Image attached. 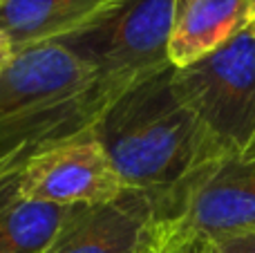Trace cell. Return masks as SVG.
I'll list each match as a JSON object with an SVG mask.
<instances>
[{
	"label": "cell",
	"instance_id": "8992f818",
	"mask_svg": "<svg viewBox=\"0 0 255 253\" xmlns=\"http://www.w3.org/2000/svg\"><path fill=\"white\" fill-rule=\"evenodd\" d=\"M16 191L25 200L74 209L115 202L130 188L92 128L31 157L18 175Z\"/></svg>",
	"mask_w": 255,
	"mask_h": 253
},
{
	"label": "cell",
	"instance_id": "9c48e42d",
	"mask_svg": "<svg viewBox=\"0 0 255 253\" xmlns=\"http://www.w3.org/2000/svg\"><path fill=\"white\" fill-rule=\"evenodd\" d=\"M255 0H177L168 56L184 67L220 49L251 27Z\"/></svg>",
	"mask_w": 255,
	"mask_h": 253
},
{
	"label": "cell",
	"instance_id": "2e32d148",
	"mask_svg": "<svg viewBox=\"0 0 255 253\" xmlns=\"http://www.w3.org/2000/svg\"><path fill=\"white\" fill-rule=\"evenodd\" d=\"M251 27H253V31H255V18H253V22H251Z\"/></svg>",
	"mask_w": 255,
	"mask_h": 253
},
{
	"label": "cell",
	"instance_id": "5bb4252c",
	"mask_svg": "<svg viewBox=\"0 0 255 253\" xmlns=\"http://www.w3.org/2000/svg\"><path fill=\"white\" fill-rule=\"evenodd\" d=\"M136 253H157V249H154V247L150 245V240H148V231H145L143 242H141V247H139V251H136Z\"/></svg>",
	"mask_w": 255,
	"mask_h": 253
},
{
	"label": "cell",
	"instance_id": "30bf717a",
	"mask_svg": "<svg viewBox=\"0 0 255 253\" xmlns=\"http://www.w3.org/2000/svg\"><path fill=\"white\" fill-rule=\"evenodd\" d=\"M70 211L25 200L18 191L0 197V253H47Z\"/></svg>",
	"mask_w": 255,
	"mask_h": 253
},
{
	"label": "cell",
	"instance_id": "4fadbf2b",
	"mask_svg": "<svg viewBox=\"0 0 255 253\" xmlns=\"http://www.w3.org/2000/svg\"><path fill=\"white\" fill-rule=\"evenodd\" d=\"M177 253H211V249H208L206 242H199V245H190V247H186V249H181Z\"/></svg>",
	"mask_w": 255,
	"mask_h": 253
},
{
	"label": "cell",
	"instance_id": "7c38bea8",
	"mask_svg": "<svg viewBox=\"0 0 255 253\" xmlns=\"http://www.w3.org/2000/svg\"><path fill=\"white\" fill-rule=\"evenodd\" d=\"M11 54H13V47L9 45V40L4 38L2 34H0V70L4 67V63L11 58Z\"/></svg>",
	"mask_w": 255,
	"mask_h": 253
},
{
	"label": "cell",
	"instance_id": "8fae6325",
	"mask_svg": "<svg viewBox=\"0 0 255 253\" xmlns=\"http://www.w3.org/2000/svg\"><path fill=\"white\" fill-rule=\"evenodd\" d=\"M211 253H255V231H242L233 236L206 242Z\"/></svg>",
	"mask_w": 255,
	"mask_h": 253
},
{
	"label": "cell",
	"instance_id": "6da1fadb",
	"mask_svg": "<svg viewBox=\"0 0 255 253\" xmlns=\"http://www.w3.org/2000/svg\"><path fill=\"white\" fill-rule=\"evenodd\" d=\"M172 70L168 67L126 92L94 126L124 184L150 197L152 213L224 159L179 99Z\"/></svg>",
	"mask_w": 255,
	"mask_h": 253
},
{
	"label": "cell",
	"instance_id": "52a82bcc",
	"mask_svg": "<svg viewBox=\"0 0 255 253\" xmlns=\"http://www.w3.org/2000/svg\"><path fill=\"white\" fill-rule=\"evenodd\" d=\"M150 220V197L139 191L108 204L74 206L47 253H136Z\"/></svg>",
	"mask_w": 255,
	"mask_h": 253
},
{
	"label": "cell",
	"instance_id": "7a4b0ae2",
	"mask_svg": "<svg viewBox=\"0 0 255 253\" xmlns=\"http://www.w3.org/2000/svg\"><path fill=\"white\" fill-rule=\"evenodd\" d=\"M179 99L224 157L247 152L255 137V31L247 27L220 49L172 70Z\"/></svg>",
	"mask_w": 255,
	"mask_h": 253
},
{
	"label": "cell",
	"instance_id": "5b68a950",
	"mask_svg": "<svg viewBox=\"0 0 255 253\" xmlns=\"http://www.w3.org/2000/svg\"><path fill=\"white\" fill-rule=\"evenodd\" d=\"M94 101L103 106L97 70L65 43L16 49L0 70V132L54 119Z\"/></svg>",
	"mask_w": 255,
	"mask_h": 253
},
{
	"label": "cell",
	"instance_id": "9a60e30c",
	"mask_svg": "<svg viewBox=\"0 0 255 253\" xmlns=\"http://www.w3.org/2000/svg\"><path fill=\"white\" fill-rule=\"evenodd\" d=\"M244 155H255V137H253V141H251V146L247 148V152Z\"/></svg>",
	"mask_w": 255,
	"mask_h": 253
},
{
	"label": "cell",
	"instance_id": "3957f363",
	"mask_svg": "<svg viewBox=\"0 0 255 253\" xmlns=\"http://www.w3.org/2000/svg\"><path fill=\"white\" fill-rule=\"evenodd\" d=\"M175 4L177 0H124L101 25L63 40L94 65L97 92L106 108L139 83L172 67L168 43Z\"/></svg>",
	"mask_w": 255,
	"mask_h": 253
},
{
	"label": "cell",
	"instance_id": "ba28073f",
	"mask_svg": "<svg viewBox=\"0 0 255 253\" xmlns=\"http://www.w3.org/2000/svg\"><path fill=\"white\" fill-rule=\"evenodd\" d=\"M124 0H2L0 34L16 49L63 43L94 29Z\"/></svg>",
	"mask_w": 255,
	"mask_h": 253
},
{
	"label": "cell",
	"instance_id": "e0dca14e",
	"mask_svg": "<svg viewBox=\"0 0 255 253\" xmlns=\"http://www.w3.org/2000/svg\"><path fill=\"white\" fill-rule=\"evenodd\" d=\"M0 2H2V0H0Z\"/></svg>",
	"mask_w": 255,
	"mask_h": 253
},
{
	"label": "cell",
	"instance_id": "277c9868",
	"mask_svg": "<svg viewBox=\"0 0 255 253\" xmlns=\"http://www.w3.org/2000/svg\"><path fill=\"white\" fill-rule=\"evenodd\" d=\"M255 231V155L224 157L170 204L154 211L148 240L157 253Z\"/></svg>",
	"mask_w": 255,
	"mask_h": 253
}]
</instances>
